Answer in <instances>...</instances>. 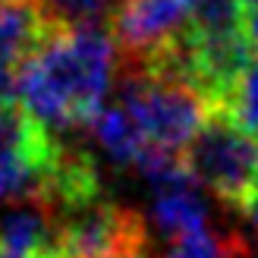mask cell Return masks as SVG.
<instances>
[{
  "label": "cell",
  "mask_w": 258,
  "mask_h": 258,
  "mask_svg": "<svg viewBox=\"0 0 258 258\" xmlns=\"http://www.w3.org/2000/svg\"><path fill=\"white\" fill-rule=\"evenodd\" d=\"M252 139H255V151H258V133H255V136H252Z\"/></svg>",
  "instance_id": "d6986e66"
},
{
  "label": "cell",
  "mask_w": 258,
  "mask_h": 258,
  "mask_svg": "<svg viewBox=\"0 0 258 258\" xmlns=\"http://www.w3.org/2000/svg\"><path fill=\"white\" fill-rule=\"evenodd\" d=\"M117 101L129 110L151 148L173 154H183L217 110L199 85L161 67H133L120 82Z\"/></svg>",
  "instance_id": "7a4b0ae2"
},
{
  "label": "cell",
  "mask_w": 258,
  "mask_h": 258,
  "mask_svg": "<svg viewBox=\"0 0 258 258\" xmlns=\"http://www.w3.org/2000/svg\"><path fill=\"white\" fill-rule=\"evenodd\" d=\"M239 211H242V217H246L249 230H252V233H255V239H258V183L252 186V192L246 196V202L239 205Z\"/></svg>",
  "instance_id": "9a60e30c"
},
{
  "label": "cell",
  "mask_w": 258,
  "mask_h": 258,
  "mask_svg": "<svg viewBox=\"0 0 258 258\" xmlns=\"http://www.w3.org/2000/svg\"><path fill=\"white\" fill-rule=\"evenodd\" d=\"M183 161L196 183L211 189L224 205L239 208L252 186L258 183V151L255 139L224 107L199 129V136L183 151Z\"/></svg>",
  "instance_id": "5b68a950"
},
{
  "label": "cell",
  "mask_w": 258,
  "mask_h": 258,
  "mask_svg": "<svg viewBox=\"0 0 258 258\" xmlns=\"http://www.w3.org/2000/svg\"><path fill=\"white\" fill-rule=\"evenodd\" d=\"M60 208L54 202H19L0 214V258H38L54 252Z\"/></svg>",
  "instance_id": "ba28073f"
},
{
  "label": "cell",
  "mask_w": 258,
  "mask_h": 258,
  "mask_svg": "<svg viewBox=\"0 0 258 258\" xmlns=\"http://www.w3.org/2000/svg\"><path fill=\"white\" fill-rule=\"evenodd\" d=\"M117 41L107 29L47 32L16 73V101L50 139L85 129L117 79Z\"/></svg>",
  "instance_id": "6da1fadb"
},
{
  "label": "cell",
  "mask_w": 258,
  "mask_h": 258,
  "mask_svg": "<svg viewBox=\"0 0 258 258\" xmlns=\"http://www.w3.org/2000/svg\"><path fill=\"white\" fill-rule=\"evenodd\" d=\"M196 0H123L113 16V41L129 67H148L189 32Z\"/></svg>",
  "instance_id": "8992f818"
},
{
  "label": "cell",
  "mask_w": 258,
  "mask_h": 258,
  "mask_svg": "<svg viewBox=\"0 0 258 258\" xmlns=\"http://www.w3.org/2000/svg\"><path fill=\"white\" fill-rule=\"evenodd\" d=\"M47 32H73V29H104L113 22L123 0H32Z\"/></svg>",
  "instance_id": "8fae6325"
},
{
  "label": "cell",
  "mask_w": 258,
  "mask_h": 258,
  "mask_svg": "<svg viewBox=\"0 0 258 258\" xmlns=\"http://www.w3.org/2000/svg\"><path fill=\"white\" fill-rule=\"evenodd\" d=\"M208 221H211V211H208L205 196L199 192L196 179L173 186V189H161L151 196V224L167 239L199 233V230L211 227Z\"/></svg>",
  "instance_id": "30bf717a"
},
{
  "label": "cell",
  "mask_w": 258,
  "mask_h": 258,
  "mask_svg": "<svg viewBox=\"0 0 258 258\" xmlns=\"http://www.w3.org/2000/svg\"><path fill=\"white\" fill-rule=\"evenodd\" d=\"M47 35L32 0L0 4V104L16 101V73Z\"/></svg>",
  "instance_id": "52a82bcc"
},
{
  "label": "cell",
  "mask_w": 258,
  "mask_h": 258,
  "mask_svg": "<svg viewBox=\"0 0 258 258\" xmlns=\"http://www.w3.org/2000/svg\"><path fill=\"white\" fill-rule=\"evenodd\" d=\"M246 35H249L252 47L258 50V7L255 10H246Z\"/></svg>",
  "instance_id": "2e32d148"
},
{
  "label": "cell",
  "mask_w": 258,
  "mask_h": 258,
  "mask_svg": "<svg viewBox=\"0 0 258 258\" xmlns=\"http://www.w3.org/2000/svg\"><path fill=\"white\" fill-rule=\"evenodd\" d=\"M239 4L246 7V10H255V7H258V0H239Z\"/></svg>",
  "instance_id": "e0dca14e"
},
{
  "label": "cell",
  "mask_w": 258,
  "mask_h": 258,
  "mask_svg": "<svg viewBox=\"0 0 258 258\" xmlns=\"http://www.w3.org/2000/svg\"><path fill=\"white\" fill-rule=\"evenodd\" d=\"M224 110H227L242 129H246L249 136L258 133V54H255V60L249 63V70L239 76V82L233 85V92H230Z\"/></svg>",
  "instance_id": "5bb4252c"
},
{
  "label": "cell",
  "mask_w": 258,
  "mask_h": 258,
  "mask_svg": "<svg viewBox=\"0 0 258 258\" xmlns=\"http://www.w3.org/2000/svg\"><path fill=\"white\" fill-rule=\"evenodd\" d=\"M242 29H246V7L239 0H196L186 35L208 38V35H227Z\"/></svg>",
  "instance_id": "4fadbf2b"
},
{
  "label": "cell",
  "mask_w": 258,
  "mask_h": 258,
  "mask_svg": "<svg viewBox=\"0 0 258 258\" xmlns=\"http://www.w3.org/2000/svg\"><path fill=\"white\" fill-rule=\"evenodd\" d=\"M60 142L38 126L19 101L0 104V202L57 205Z\"/></svg>",
  "instance_id": "3957f363"
},
{
  "label": "cell",
  "mask_w": 258,
  "mask_h": 258,
  "mask_svg": "<svg viewBox=\"0 0 258 258\" xmlns=\"http://www.w3.org/2000/svg\"><path fill=\"white\" fill-rule=\"evenodd\" d=\"M148 249V224L136 208L113 202L107 192L60 208L57 258H139Z\"/></svg>",
  "instance_id": "277c9868"
},
{
  "label": "cell",
  "mask_w": 258,
  "mask_h": 258,
  "mask_svg": "<svg viewBox=\"0 0 258 258\" xmlns=\"http://www.w3.org/2000/svg\"><path fill=\"white\" fill-rule=\"evenodd\" d=\"M0 4H7V0H0Z\"/></svg>",
  "instance_id": "ffe728a7"
},
{
  "label": "cell",
  "mask_w": 258,
  "mask_h": 258,
  "mask_svg": "<svg viewBox=\"0 0 258 258\" xmlns=\"http://www.w3.org/2000/svg\"><path fill=\"white\" fill-rule=\"evenodd\" d=\"M38 258H57V255L54 252H44V255H38Z\"/></svg>",
  "instance_id": "ac0fdd59"
},
{
  "label": "cell",
  "mask_w": 258,
  "mask_h": 258,
  "mask_svg": "<svg viewBox=\"0 0 258 258\" xmlns=\"http://www.w3.org/2000/svg\"><path fill=\"white\" fill-rule=\"evenodd\" d=\"M246 255H249V246L236 233H230V230L224 233V230H214V227L179 236L164 252V258H246Z\"/></svg>",
  "instance_id": "7c38bea8"
},
{
  "label": "cell",
  "mask_w": 258,
  "mask_h": 258,
  "mask_svg": "<svg viewBox=\"0 0 258 258\" xmlns=\"http://www.w3.org/2000/svg\"><path fill=\"white\" fill-rule=\"evenodd\" d=\"M139 258H145V255H139Z\"/></svg>",
  "instance_id": "44dd1931"
},
{
  "label": "cell",
  "mask_w": 258,
  "mask_h": 258,
  "mask_svg": "<svg viewBox=\"0 0 258 258\" xmlns=\"http://www.w3.org/2000/svg\"><path fill=\"white\" fill-rule=\"evenodd\" d=\"M88 136L98 145V151L104 154V161L113 167H136L142 158V151L148 148L145 136L139 133L136 120L129 117V110L120 101H107L92 120L85 123Z\"/></svg>",
  "instance_id": "9c48e42d"
}]
</instances>
